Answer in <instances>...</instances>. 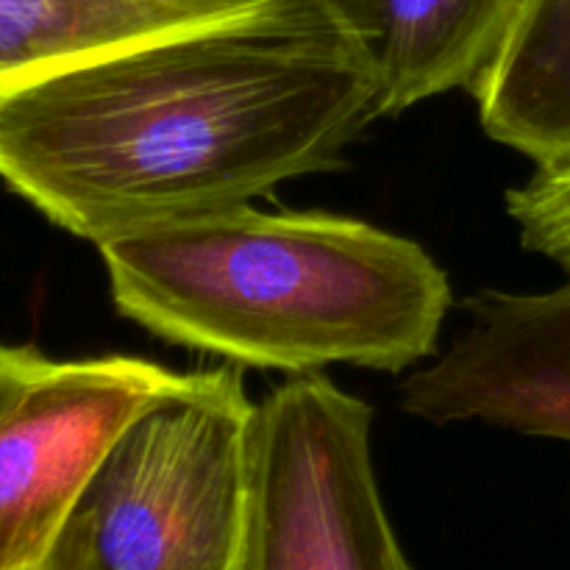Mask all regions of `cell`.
I'll use <instances>...</instances> for the list:
<instances>
[{"instance_id":"1","label":"cell","mask_w":570,"mask_h":570,"mask_svg":"<svg viewBox=\"0 0 570 570\" xmlns=\"http://www.w3.org/2000/svg\"><path fill=\"white\" fill-rule=\"evenodd\" d=\"M382 117L340 0L111 50L0 92V181L104 245L343 165Z\"/></svg>"},{"instance_id":"2","label":"cell","mask_w":570,"mask_h":570,"mask_svg":"<svg viewBox=\"0 0 570 570\" xmlns=\"http://www.w3.org/2000/svg\"><path fill=\"white\" fill-rule=\"evenodd\" d=\"M120 315L167 343L301 376L404 373L451 309L443 267L412 239L323 212L250 204L98 245Z\"/></svg>"},{"instance_id":"3","label":"cell","mask_w":570,"mask_h":570,"mask_svg":"<svg viewBox=\"0 0 570 570\" xmlns=\"http://www.w3.org/2000/svg\"><path fill=\"white\" fill-rule=\"evenodd\" d=\"M254 412L234 365L181 373L117 434L33 570H245Z\"/></svg>"},{"instance_id":"4","label":"cell","mask_w":570,"mask_h":570,"mask_svg":"<svg viewBox=\"0 0 570 570\" xmlns=\"http://www.w3.org/2000/svg\"><path fill=\"white\" fill-rule=\"evenodd\" d=\"M373 412L321 373L256 404L245 570H412L373 468Z\"/></svg>"},{"instance_id":"5","label":"cell","mask_w":570,"mask_h":570,"mask_svg":"<svg viewBox=\"0 0 570 570\" xmlns=\"http://www.w3.org/2000/svg\"><path fill=\"white\" fill-rule=\"evenodd\" d=\"M181 373L134 356L45 362L0 412V570H33L117 434Z\"/></svg>"},{"instance_id":"6","label":"cell","mask_w":570,"mask_h":570,"mask_svg":"<svg viewBox=\"0 0 570 570\" xmlns=\"http://www.w3.org/2000/svg\"><path fill=\"white\" fill-rule=\"evenodd\" d=\"M460 337L401 384L429 423L482 421L570 443V282L551 293L482 289Z\"/></svg>"},{"instance_id":"7","label":"cell","mask_w":570,"mask_h":570,"mask_svg":"<svg viewBox=\"0 0 570 570\" xmlns=\"http://www.w3.org/2000/svg\"><path fill=\"white\" fill-rule=\"evenodd\" d=\"M527 0H340L371 50L379 111L476 87Z\"/></svg>"},{"instance_id":"8","label":"cell","mask_w":570,"mask_h":570,"mask_svg":"<svg viewBox=\"0 0 570 570\" xmlns=\"http://www.w3.org/2000/svg\"><path fill=\"white\" fill-rule=\"evenodd\" d=\"M309 3L317 0H0V92L111 50Z\"/></svg>"},{"instance_id":"9","label":"cell","mask_w":570,"mask_h":570,"mask_svg":"<svg viewBox=\"0 0 570 570\" xmlns=\"http://www.w3.org/2000/svg\"><path fill=\"white\" fill-rule=\"evenodd\" d=\"M482 126L534 165L570 156V0H527L473 87Z\"/></svg>"},{"instance_id":"10","label":"cell","mask_w":570,"mask_h":570,"mask_svg":"<svg viewBox=\"0 0 570 570\" xmlns=\"http://www.w3.org/2000/svg\"><path fill=\"white\" fill-rule=\"evenodd\" d=\"M507 209L523 245L570 273V156L549 165L507 195Z\"/></svg>"},{"instance_id":"11","label":"cell","mask_w":570,"mask_h":570,"mask_svg":"<svg viewBox=\"0 0 570 570\" xmlns=\"http://www.w3.org/2000/svg\"><path fill=\"white\" fill-rule=\"evenodd\" d=\"M45 362L48 360L33 348H28V345L0 343V412L37 376Z\"/></svg>"}]
</instances>
